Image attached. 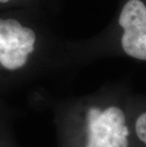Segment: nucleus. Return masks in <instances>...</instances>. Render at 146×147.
Segmentation results:
<instances>
[{
    "instance_id": "20e7f679",
    "label": "nucleus",
    "mask_w": 146,
    "mask_h": 147,
    "mask_svg": "<svg viewBox=\"0 0 146 147\" xmlns=\"http://www.w3.org/2000/svg\"><path fill=\"white\" fill-rule=\"evenodd\" d=\"M133 128L139 142L146 145V107L139 111V113L137 112L134 123H133Z\"/></svg>"
},
{
    "instance_id": "39448f33",
    "label": "nucleus",
    "mask_w": 146,
    "mask_h": 147,
    "mask_svg": "<svg viewBox=\"0 0 146 147\" xmlns=\"http://www.w3.org/2000/svg\"><path fill=\"white\" fill-rule=\"evenodd\" d=\"M0 147H21L7 123L0 120Z\"/></svg>"
},
{
    "instance_id": "423d86ee",
    "label": "nucleus",
    "mask_w": 146,
    "mask_h": 147,
    "mask_svg": "<svg viewBox=\"0 0 146 147\" xmlns=\"http://www.w3.org/2000/svg\"><path fill=\"white\" fill-rule=\"evenodd\" d=\"M9 1H11V0H0V3H3V4H5V3H7Z\"/></svg>"
},
{
    "instance_id": "f257e3e1",
    "label": "nucleus",
    "mask_w": 146,
    "mask_h": 147,
    "mask_svg": "<svg viewBox=\"0 0 146 147\" xmlns=\"http://www.w3.org/2000/svg\"><path fill=\"white\" fill-rule=\"evenodd\" d=\"M116 96L90 97L58 112L59 147H128L129 118Z\"/></svg>"
},
{
    "instance_id": "7ed1b4c3",
    "label": "nucleus",
    "mask_w": 146,
    "mask_h": 147,
    "mask_svg": "<svg viewBox=\"0 0 146 147\" xmlns=\"http://www.w3.org/2000/svg\"><path fill=\"white\" fill-rule=\"evenodd\" d=\"M34 30L12 18H0V67L8 72L22 70L35 51Z\"/></svg>"
},
{
    "instance_id": "f03ea898",
    "label": "nucleus",
    "mask_w": 146,
    "mask_h": 147,
    "mask_svg": "<svg viewBox=\"0 0 146 147\" xmlns=\"http://www.w3.org/2000/svg\"><path fill=\"white\" fill-rule=\"evenodd\" d=\"M101 47L105 54L146 63V0H119Z\"/></svg>"
}]
</instances>
